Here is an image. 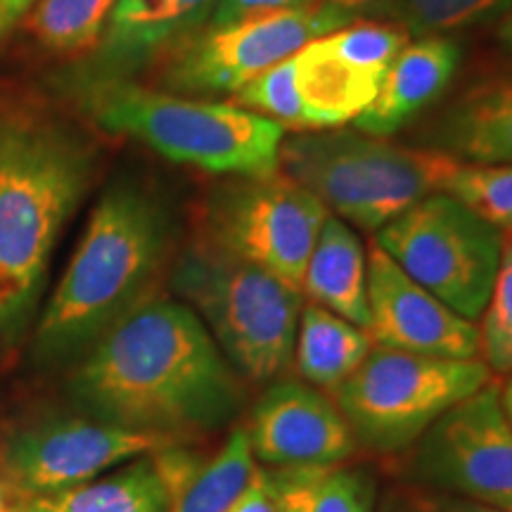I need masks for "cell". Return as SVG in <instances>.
<instances>
[{"instance_id":"1","label":"cell","mask_w":512,"mask_h":512,"mask_svg":"<svg viewBox=\"0 0 512 512\" xmlns=\"http://www.w3.org/2000/svg\"><path fill=\"white\" fill-rule=\"evenodd\" d=\"M72 394L95 420L190 441L245 406V380L188 304L150 297L91 344Z\"/></svg>"},{"instance_id":"2","label":"cell","mask_w":512,"mask_h":512,"mask_svg":"<svg viewBox=\"0 0 512 512\" xmlns=\"http://www.w3.org/2000/svg\"><path fill=\"white\" fill-rule=\"evenodd\" d=\"M95 169L93 145L27 105L0 107V347L24 330L64 223Z\"/></svg>"},{"instance_id":"3","label":"cell","mask_w":512,"mask_h":512,"mask_svg":"<svg viewBox=\"0 0 512 512\" xmlns=\"http://www.w3.org/2000/svg\"><path fill=\"white\" fill-rule=\"evenodd\" d=\"M174 221L162 197L121 178L95 204L83 238L36 330L38 361H62L155 297L169 264Z\"/></svg>"},{"instance_id":"4","label":"cell","mask_w":512,"mask_h":512,"mask_svg":"<svg viewBox=\"0 0 512 512\" xmlns=\"http://www.w3.org/2000/svg\"><path fill=\"white\" fill-rule=\"evenodd\" d=\"M74 93L86 117L102 131L136 138L169 162L223 178L280 171L285 128L233 102L157 91L133 79L91 76H79Z\"/></svg>"},{"instance_id":"5","label":"cell","mask_w":512,"mask_h":512,"mask_svg":"<svg viewBox=\"0 0 512 512\" xmlns=\"http://www.w3.org/2000/svg\"><path fill=\"white\" fill-rule=\"evenodd\" d=\"M453 164L444 152L394 145L356 128L299 131L280 145V171L332 216L368 233L441 192Z\"/></svg>"},{"instance_id":"6","label":"cell","mask_w":512,"mask_h":512,"mask_svg":"<svg viewBox=\"0 0 512 512\" xmlns=\"http://www.w3.org/2000/svg\"><path fill=\"white\" fill-rule=\"evenodd\" d=\"M171 287L245 382L271 384L292 366L304 297L273 273L195 235L174 264Z\"/></svg>"},{"instance_id":"7","label":"cell","mask_w":512,"mask_h":512,"mask_svg":"<svg viewBox=\"0 0 512 512\" xmlns=\"http://www.w3.org/2000/svg\"><path fill=\"white\" fill-rule=\"evenodd\" d=\"M494 380L482 358H439L373 344L366 361L332 392L358 448L399 453L448 408Z\"/></svg>"},{"instance_id":"8","label":"cell","mask_w":512,"mask_h":512,"mask_svg":"<svg viewBox=\"0 0 512 512\" xmlns=\"http://www.w3.org/2000/svg\"><path fill=\"white\" fill-rule=\"evenodd\" d=\"M505 233L448 192H432L375 233L408 278L477 323L494 290Z\"/></svg>"},{"instance_id":"9","label":"cell","mask_w":512,"mask_h":512,"mask_svg":"<svg viewBox=\"0 0 512 512\" xmlns=\"http://www.w3.org/2000/svg\"><path fill=\"white\" fill-rule=\"evenodd\" d=\"M330 211L285 171L226 176L207 192L197 238L273 273L302 292V278Z\"/></svg>"},{"instance_id":"10","label":"cell","mask_w":512,"mask_h":512,"mask_svg":"<svg viewBox=\"0 0 512 512\" xmlns=\"http://www.w3.org/2000/svg\"><path fill=\"white\" fill-rule=\"evenodd\" d=\"M356 19L339 5L320 0L306 10L249 19L219 29L204 27L169 55L162 81L169 93H183L188 98L235 95L273 64L297 55L311 41Z\"/></svg>"},{"instance_id":"11","label":"cell","mask_w":512,"mask_h":512,"mask_svg":"<svg viewBox=\"0 0 512 512\" xmlns=\"http://www.w3.org/2000/svg\"><path fill=\"white\" fill-rule=\"evenodd\" d=\"M406 451V482L512 512V427L496 377L448 408Z\"/></svg>"},{"instance_id":"12","label":"cell","mask_w":512,"mask_h":512,"mask_svg":"<svg viewBox=\"0 0 512 512\" xmlns=\"http://www.w3.org/2000/svg\"><path fill=\"white\" fill-rule=\"evenodd\" d=\"M176 444L183 441L105 420H48L8 439L0 451V479L19 503L86 484L121 460Z\"/></svg>"},{"instance_id":"13","label":"cell","mask_w":512,"mask_h":512,"mask_svg":"<svg viewBox=\"0 0 512 512\" xmlns=\"http://www.w3.org/2000/svg\"><path fill=\"white\" fill-rule=\"evenodd\" d=\"M256 463L271 470L339 465L358 451L347 420L330 394L306 382H271L247 425Z\"/></svg>"},{"instance_id":"14","label":"cell","mask_w":512,"mask_h":512,"mask_svg":"<svg viewBox=\"0 0 512 512\" xmlns=\"http://www.w3.org/2000/svg\"><path fill=\"white\" fill-rule=\"evenodd\" d=\"M368 328L377 347L420 356L479 358V328L408 278L380 247L368 249Z\"/></svg>"},{"instance_id":"15","label":"cell","mask_w":512,"mask_h":512,"mask_svg":"<svg viewBox=\"0 0 512 512\" xmlns=\"http://www.w3.org/2000/svg\"><path fill=\"white\" fill-rule=\"evenodd\" d=\"M216 0H117L86 74L131 79L133 72L171 55L209 24Z\"/></svg>"},{"instance_id":"16","label":"cell","mask_w":512,"mask_h":512,"mask_svg":"<svg viewBox=\"0 0 512 512\" xmlns=\"http://www.w3.org/2000/svg\"><path fill=\"white\" fill-rule=\"evenodd\" d=\"M463 62V48L451 36H420L396 55L384 74L373 105L354 128L375 138H389L441 98Z\"/></svg>"},{"instance_id":"17","label":"cell","mask_w":512,"mask_h":512,"mask_svg":"<svg viewBox=\"0 0 512 512\" xmlns=\"http://www.w3.org/2000/svg\"><path fill=\"white\" fill-rule=\"evenodd\" d=\"M294 69L306 131L354 124L373 105L387 74L337 53L325 36L294 55Z\"/></svg>"},{"instance_id":"18","label":"cell","mask_w":512,"mask_h":512,"mask_svg":"<svg viewBox=\"0 0 512 512\" xmlns=\"http://www.w3.org/2000/svg\"><path fill=\"white\" fill-rule=\"evenodd\" d=\"M430 143L458 162H512V81H489L460 95L434 121Z\"/></svg>"},{"instance_id":"19","label":"cell","mask_w":512,"mask_h":512,"mask_svg":"<svg viewBox=\"0 0 512 512\" xmlns=\"http://www.w3.org/2000/svg\"><path fill=\"white\" fill-rule=\"evenodd\" d=\"M302 297L368 328V252L356 228L328 214L302 278Z\"/></svg>"},{"instance_id":"20","label":"cell","mask_w":512,"mask_h":512,"mask_svg":"<svg viewBox=\"0 0 512 512\" xmlns=\"http://www.w3.org/2000/svg\"><path fill=\"white\" fill-rule=\"evenodd\" d=\"M373 339L323 306L304 302L294 337L292 363L299 377L320 392L332 394L366 361Z\"/></svg>"},{"instance_id":"21","label":"cell","mask_w":512,"mask_h":512,"mask_svg":"<svg viewBox=\"0 0 512 512\" xmlns=\"http://www.w3.org/2000/svg\"><path fill=\"white\" fill-rule=\"evenodd\" d=\"M169 503V486L155 463V453H147L100 482L19 501L15 512H169Z\"/></svg>"},{"instance_id":"22","label":"cell","mask_w":512,"mask_h":512,"mask_svg":"<svg viewBox=\"0 0 512 512\" xmlns=\"http://www.w3.org/2000/svg\"><path fill=\"white\" fill-rule=\"evenodd\" d=\"M280 512H375L377 482L366 467H264Z\"/></svg>"},{"instance_id":"23","label":"cell","mask_w":512,"mask_h":512,"mask_svg":"<svg viewBox=\"0 0 512 512\" xmlns=\"http://www.w3.org/2000/svg\"><path fill=\"white\" fill-rule=\"evenodd\" d=\"M259 470L247 427H233L214 456L195 460L171 494L169 512H228L247 494Z\"/></svg>"},{"instance_id":"24","label":"cell","mask_w":512,"mask_h":512,"mask_svg":"<svg viewBox=\"0 0 512 512\" xmlns=\"http://www.w3.org/2000/svg\"><path fill=\"white\" fill-rule=\"evenodd\" d=\"M117 0H38L22 17L34 41L55 53H88L98 48Z\"/></svg>"},{"instance_id":"25","label":"cell","mask_w":512,"mask_h":512,"mask_svg":"<svg viewBox=\"0 0 512 512\" xmlns=\"http://www.w3.org/2000/svg\"><path fill=\"white\" fill-rule=\"evenodd\" d=\"M512 0H377L370 19L394 22L411 36H448L503 17Z\"/></svg>"},{"instance_id":"26","label":"cell","mask_w":512,"mask_h":512,"mask_svg":"<svg viewBox=\"0 0 512 512\" xmlns=\"http://www.w3.org/2000/svg\"><path fill=\"white\" fill-rule=\"evenodd\" d=\"M441 192L456 197L501 233H512V162L467 164L456 159Z\"/></svg>"},{"instance_id":"27","label":"cell","mask_w":512,"mask_h":512,"mask_svg":"<svg viewBox=\"0 0 512 512\" xmlns=\"http://www.w3.org/2000/svg\"><path fill=\"white\" fill-rule=\"evenodd\" d=\"M479 358L494 377L512 373V233L503 238V256L494 290L477 320Z\"/></svg>"},{"instance_id":"28","label":"cell","mask_w":512,"mask_h":512,"mask_svg":"<svg viewBox=\"0 0 512 512\" xmlns=\"http://www.w3.org/2000/svg\"><path fill=\"white\" fill-rule=\"evenodd\" d=\"M235 105L271 119L285 131H306L302 102L297 93V69H294V55L287 60L273 64L264 74H259L247 86H242L233 95Z\"/></svg>"},{"instance_id":"29","label":"cell","mask_w":512,"mask_h":512,"mask_svg":"<svg viewBox=\"0 0 512 512\" xmlns=\"http://www.w3.org/2000/svg\"><path fill=\"white\" fill-rule=\"evenodd\" d=\"M375 512H503L470 498L432 489V486L403 482L387 489L375 505Z\"/></svg>"},{"instance_id":"30","label":"cell","mask_w":512,"mask_h":512,"mask_svg":"<svg viewBox=\"0 0 512 512\" xmlns=\"http://www.w3.org/2000/svg\"><path fill=\"white\" fill-rule=\"evenodd\" d=\"M320 0H216L214 12L209 17V29L230 27V24L249 22L283 12H297L318 5Z\"/></svg>"},{"instance_id":"31","label":"cell","mask_w":512,"mask_h":512,"mask_svg":"<svg viewBox=\"0 0 512 512\" xmlns=\"http://www.w3.org/2000/svg\"><path fill=\"white\" fill-rule=\"evenodd\" d=\"M228 512H280L264 467L259 470V475H256L254 484L249 486L247 494L242 496Z\"/></svg>"},{"instance_id":"32","label":"cell","mask_w":512,"mask_h":512,"mask_svg":"<svg viewBox=\"0 0 512 512\" xmlns=\"http://www.w3.org/2000/svg\"><path fill=\"white\" fill-rule=\"evenodd\" d=\"M38 0H0V15H3L5 27H12L17 19H22L27 12L34 8Z\"/></svg>"},{"instance_id":"33","label":"cell","mask_w":512,"mask_h":512,"mask_svg":"<svg viewBox=\"0 0 512 512\" xmlns=\"http://www.w3.org/2000/svg\"><path fill=\"white\" fill-rule=\"evenodd\" d=\"M332 5H339V8H344L351 15L361 19V15H373L377 0H328Z\"/></svg>"},{"instance_id":"34","label":"cell","mask_w":512,"mask_h":512,"mask_svg":"<svg viewBox=\"0 0 512 512\" xmlns=\"http://www.w3.org/2000/svg\"><path fill=\"white\" fill-rule=\"evenodd\" d=\"M501 406H503L505 418H508L512 427V373L505 375V382L501 384Z\"/></svg>"},{"instance_id":"35","label":"cell","mask_w":512,"mask_h":512,"mask_svg":"<svg viewBox=\"0 0 512 512\" xmlns=\"http://www.w3.org/2000/svg\"><path fill=\"white\" fill-rule=\"evenodd\" d=\"M498 38H501L503 46L512 53V8L505 12L503 19H501V27H498Z\"/></svg>"},{"instance_id":"36","label":"cell","mask_w":512,"mask_h":512,"mask_svg":"<svg viewBox=\"0 0 512 512\" xmlns=\"http://www.w3.org/2000/svg\"><path fill=\"white\" fill-rule=\"evenodd\" d=\"M5 496H8V491H5L3 486V479H0V512H5L8 508H5Z\"/></svg>"},{"instance_id":"37","label":"cell","mask_w":512,"mask_h":512,"mask_svg":"<svg viewBox=\"0 0 512 512\" xmlns=\"http://www.w3.org/2000/svg\"><path fill=\"white\" fill-rule=\"evenodd\" d=\"M5 31H8V27H5V22H3V15H0V36H3Z\"/></svg>"},{"instance_id":"38","label":"cell","mask_w":512,"mask_h":512,"mask_svg":"<svg viewBox=\"0 0 512 512\" xmlns=\"http://www.w3.org/2000/svg\"><path fill=\"white\" fill-rule=\"evenodd\" d=\"M5 512H15V510H5Z\"/></svg>"}]
</instances>
